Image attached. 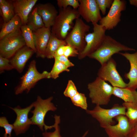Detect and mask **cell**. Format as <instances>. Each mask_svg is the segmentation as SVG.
<instances>
[{
  "label": "cell",
  "mask_w": 137,
  "mask_h": 137,
  "mask_svg": "<svg viewBox=\"0 0 137 137\" xmlns=\"http://www.w3.org/2000/svg\"><path fill=\"white\" fill-rule=\"evenodd\" d=\"M77 9L70 6L59 8L58 14L51 28V33L58 39L64 40L73 26V21L80 18Z\"/></svg>",
  "instance_id": "obj_1"
},
{
  "label": "cell",
  "mask_w": 137,
  "mask_h": 137,
  "mask_svg": "<svg viewBox=\"0 0 137 137\" xmlns=\"http://www.w3.org/2000/svg\"><path fill=\"white\" fill-rule=\"evenodd\" d=\"M133 48L123 44L109 35H106L99 47L88 56L98 61L102 65L112 56L122 51H135Z\"/></svg>",
  "instance_id": "obj_2"
},
{
  "label": "cell",
  "mask_w": 137,
  "mask_h": 137,
  "mask_svg": "<svg viewBox=\"0 0 137 137\" xmlns=\"http://www.w3.org/2000/svg\"><path fill=\"white\" fill-rule=\"evenodd\" d=\"M88 89L92 103L96 105H108L113 95V87L98 77L88 84Z\"/></svg>",
  "instance_id": "obj_3"
},
{
  "label": "cell",
  "mask_w": 137,
  "mask_h": 137,
  "mask_svg": "<svg viewBox=\"0 0 137 137\" xmlns=\"http://www.w3.org/2000/svg\"><path fill=\"white\" fill-rule=\"evenodd\" d=\"M53 99V97L51 96L43 99L38 96L36 101L33 102L35 108L33 110L31 111L33 115L30 119L33 125H37L42 131L43 130L44 128L45 131L54 128V125L48 126L44 122L45 116L48 112L50 111H55L57 110V107L51 102Z\"/></svg>",
  "instance_id": "obj_4"
},
{
  "label": "cell",
  "mask_w": 137,
  "mask_h": 137,
  "mask_svg": "<svg viewBox=\"0 0 137 137\" xmlns=\"http://www.w3.org/2000/svg\"><path fill=\"white\" fill-rule=\"evenodd\" d=\"M50 78L49 72L44 71L40 73L37 70L35 60L31 61L27 70L20 78L19 84L15 89V93L18 95L26 91L28 93L40 80Z\"/></svg>",
  "instance_id": "obj_5"
},
{
  "label": "cell",
  "mask_w": 137,
  "mask_h": 137,
  "mask_svg": "<svg viewBox=\"0 0 137 137\" xmlns=\"http://www.w3.org/2000/svg\"><path fill=\"white\" fill-rule=\"evenodd\" d=\"M126 109L122 105L116 104L109 109L101 108L96 105L92 110H87V113L95 119L99 123L100 126L104 129L109 125H114L115 122L113 119L121 114L125 115Z\"/></svg>",
  "instance_id": "obj_6"
},
{
  "label": "cell",
  "mask_w": 137,
  "mask_h": 137,
  "mask_svg": "<svg viewBox=\"0 0 137 137\" xmlns=\"http://www.w3.org/2000/svg\"><path fill=\"white\" fill-rule=\"evenodd\" d=\"M90 28V26L85 23L81 18L76 19L72 30L64 40L66 44L75 48L79 53L82 52L86 45L85 37Z\"/></svg>",
  "instance_id": "obj_7"
},
{
  "label": "cell",
  "mask_w": 137,
  "mask_h": 137,
  "mask_svg": "<svg viewBox=\"0 0 137 137\" xmlns=\"http://www.w3.org/2000/svg\"><path fill=\"white\" fill-rule=\"evenodd\" d=\"M25 45L26 44L20 28L0 40V55L9 59Z\"/></svg>",
  "instance_id": "obj_8"
},
{
  "label": "cell",
  "mask_w": 137,
  "mask_h": 137,
  "mask_svg": "<svg viewBox=\"0 0 137 137\" xmlns=\"http://www.w3.org/2000/svg\"><path fill=\"white\" fill-rule=\"evenodd\" d=\"M93 31L87 34L85 40L86 46L84 50L79 53L78 58L82 59L95 51L100 46L105 36L106 29L97 23H92Z\"/></svg>",
  "instance_id": "obj_9"
},
{
  "label": "cell",
  "mask_w": 137,
  "mask_h": 137,
  "mask_svg": "<svg viewBox=\"0 0 137 137\" xmlns=\"http://www.w3.org/2000/svg\"><path fill=\"white\" fill-rule=\"evenodd\" d=\"M116 63L112 57L101 65L97 73L98 77L105 81L109 82L113 87H127L124 81L116 69Z\"/></svg>",
  "instance_id": "obj_10"
},
{
  "label": "cell",
  "mask_w": 137,
  "mask_h": 137,
  "mask_svg": "<svg viewBox=\"0 0 137 137\" xmlns=\"http://www.w3.org/2000/svg\"><path fill=\"white\" fill-rule=\"evenodd\" d=\"M126 2L123 0H114L107 14L102 18L99 21V24L106 30H111L116 27L121 21V12L125 10Z\"/></svg>",
  "instance_id": "obj_11"
},
{
  "label": "cell",
  "mask_w": 137,
  "mask_h": 137,
  "mask_svg": "<svg viewBox=\"0 0 137 137\" xmlns=\"http://www.w3.org/2000/svg\"><path fill=\"white\" fill-rule=\"evenodd\" d=\"M77 9L80 15L87 22L97 23L101 20L100 10L96 0H79Z\"/></svg>",
  "instance_id": "obj_12"
},
{
  "label": "cell",
  "mask_w": 137,
  "mask_h": 137,
  "mask_svg": "<svg viewBox=\"0 0 137 137\" xmlns=\"http://www.w3.org/2000/svg\"><path fill=\"white\" fill-rule=\"evenodd\" d=\"M34 107L33 102L24 108L19 106L14 108L10 107L15 112L16 115V120L12 124L13 130L16 135L25 133L33 123L28 118V114L31 109Z\"/></svg>",
  "instance_id": "obj_13"
},
{
  "label": "cell",
  "mask_w": 137,
  "mask_h": 137,
  "mask_svg": "<svg viewBox=\"0 0 137 137\" xmlns=\"http://www.w3.org/2000/svg\"><path fill=\"white\" fill-rule=\"evenodd\" d=\"M117 124L109 125L104 129L108 137H127L133 126L127 116L119 115L114 118Z\"/></svg>",
  "instance_id": "obj_14"
},
{
  "label": "cell",
  "mask_w": 137,
  "mask_h": 137,
  "mask_svg": "<svg viewBox=\"0 0 137 137\" xmlns=\"http://www.w3.org/2000/svg\"><path fill=\"white\" fill-rule=\"evenodd\" d=\"M33 32L36 57L44 58L45 49L51 35V28L44 26Z\"/></svg>",
  "instance_id": "obj_15"
},
{
  "label": "cell",
  "mask_w": 137,
  "mask_h": 137,
  "mask_svg": "<svg viewBox=\"0 0 137 137\" xmlns=\"http://www.w3.org/2000/svg\"><path fill=\"white\" fill-rule=\"evenodd\" d=\"M33 50L25 45L18 50L10 60V63L19 73L22 72L26 64L33 55Z\"/></svg>",
  "instance_id": "obj_16"
},
{
  "label": "cell",
  "mask_w": 137,
  "mask_h": 137,
  "mask_svg": "<svg viewBox=\"0 0 137 137\" xmlns=\"http://www.w3.org/2000/svg\"><path fill=\"white\" fill-rule=\"evenodd\" d=\"M10 1L13 4L15 14H17L20 17L23 25H26L28 15L38 0Z\"/></svg>",
  "instance_id": "obj_17"
},
{
  "label": "cell",
  "mask_w": 137,
  "mask_h": 137,
  "mask_svg": "<svg viewBox=\"0 0 137 137\" xmlns=\"http://www.w3.org/2000/svg\"><path fill=\"white\" fill-rule=\"evenodd\" d=\"M38 13L41 17L46 27H52L58 14L55 7L50 3H39L37 5Z\"/></svg>",
  "instance_id": "obj_18"
},
{
  "label": "cell",
  "mask_w": 137,
  "mask_h": 137,
  "mask_svg": "<svg viewBox=\"0 0 137 137\" xmlns=\"http://www.w3.org/2000/svg\"><path fill=\"white\" fill-rule=\"evenodd\" d=\"M118 54L126 58L130 64V70L124 75L125 78L129 80L127 87L136 90L137 89V51L132 54L120 52Z\"/></svg>",
  "instance_id": "obj_19"
},
{
  "label": "cell",
  "mask_w": 137,
  "mask_h": 137,
  "mask_svg": "<svg viewBox=\"0 0 137 137\" xmlns=\"http://www.w3.org/2000/svg\"><path fill=\"white\" fill-rule=\"evenodd\" d=\"M113 95L123 100L125 102L137 104V91L127 87H113Z\"/></svg>",
  "instance_id": "obj_20"
},
{
  "label": "cell",
  "mask_w": 137,
  "mask_h": 137,
  "mask_svg": "<svg viewBox=\"0 0 137 137\" xmlns=\"http://www.w3.org/2000/svg\"><path fill=\"white\" fill-rule=\"evenodd\" d=\"M22 25L20 18L15 14L9 21L3 24L0 32V40L7 35L20 29Z\"/></svg>",
  "instance_id": "obj_21"
},
{
  "label": "cell",
  "mask_w": 137,
  "mask_h": 137,
  "mask_svg": "<svg viewBox=\"0 0 137 137\" xmlns=\"http://www.w3.org/2000/svg\"><path fill=\"white\" fill-rule=\"evenodd\" d=\"M66 45L64 40H60L51 33L45 49V57L49 59L54 58L55 53L58 48L62 45Z\"/></svg>",
  "instance_id": "obj_22"
},
{
  "label": "cell",
  "mask_w": 137,
  "mask_h": 137,
  "mask_svg": "<svg viewBox=\"0 0 137 137\" xmlns=\"http://www.w3.org/2000/svg\"><path fill=\"white\" fill-rule=\"evenodd\" d=\"M26 25L33 32L45 26L42 19L38 13L36 7L32 9L29 15Z\"/></svg>",
  "instance_id": "obj_23"
},
{
  "label": "cell",
  "mask_w": 137,
  "mask_h": 137,
  "mask_svg": "<svg viewBox=\"0 0 137 137\" xmlns=\"http://www.w3.org/2000/svg\"><path fill=\"white\" fill-rule=\"evenodd\" d=\"M1 13L4 23H6L15 15L13 4L11 1L0 0Z\"/></svg>",
  "instance_id": "obj_24"
},
{
  "label": "cell",
  "mask_w": 137,
  "mask_h": 137,
  "mask_svg": "<svg viewBox=\"0 0 137 137\" xmlns=\"http://www.w3.org/2000/svg\"><path fill=\"white\" fill-rule=\"evenodd\" d=\"M21 30L26 45L36 52L33 31L27 25H22Z\"/></svg>",
  "instance_id": "obj_25"
},
{
  "label": "cell",
  "mask_w": 137,
  "mask_h": 137,
  "mask_svg": "<svg viewBox=\"0 0 137 137\" xmlns=\"http://www.w3.org/2000/svg\"><path fill=\"white\" fill-rule=\"evenodd\" d=\"M122 106L126 109L125 115L133 126L137 124V104L124 102Z\"/></svg>",
  "instance_id": "obj_26"
},
{
  "label": "cell",
  "mask_w": 137,
  "mask_h": 137,
  "mask_svg": "<svg viewBox=\"0 0 137 137\" xmlns=\"http://www.w3.org/2000/svg\"><path fill=\"white\" fill-rule=\"evenodd\" d=\"M55 60L53 67L49 73L50 78L56 79L58 77L61 73L64 71L69 72L70 70L64 64L57 60Z\"/></svg>",
  "instance_id": "obj_27"
},
{
  "label": "cell",
  "mask_w": 137,
  "mask_h": 137,
  "mask_svg": "<svg viewBox=\"0 0 137 137\" xmlns=\"http://www.w3.org/2000/svg\"><path fill=\"white\" fill-rule=\"evenodd\" d=\"M71 99L72 103L75 106L86 111L87 110V98L84 94L78 92Z\"/></svg>",
  "instance_id": "obj_28"
},
{
  "label": "cell",
  "mask_w": 137,
  "mask_h": 137,
  "mask_svg": "<svg viewBox=\"0 0 137 137\" xmlns=\"http://www.w3.org/2000/svg\"><path fill=\"white\" fill-rule=\"evenodd\" d=\"M55 123L54 124L55 130L53 132H47L46 131L42 133L43 137H62L60 133V129L59 124L60 122L59 116L55 115L54 116Z\"/></svg>",
  "instance_id": "obj_29"
},
{
  "label": "cell",
  "mask_w": 137,
  "mask_h": 137,
  "mask_svg": "<svg viewBox=\"0 0 137 137\" xmlns=\"http://www.w3.org/2000/svg\"><path fill=\"white\" fill-rule=\"evenodd\" d=\"M57 2L59 8H65L70 6L73 9H77L79 5V0H57Z\"/></svg>",
  "instance_id": "obj_30"
},
{
  "label": "cell",
  "mask_w": 137,
  "mask_h": 137,
  "mask_svg": "<svg viewBox=\"0 0 137 137\" xmlns=\"http://www.w3.org/2000/svg\"><path fill=\"white\" fill-rule=\"evenodd\" d=\"M78 92L73 81L71 80H69L66 87L63 92L64 95L71 99Z\"/></svg>",
  "instance_id": "obj_31"
},
{
  "label": "cell",
  "mask_w": 137,
  "mask_h": 137,
  "mask_svg": "<svg viewBox=\"0 0 137 137\" xmlns=\"http://www.w3.org/2000/svg\"><path fill=\"white\" fill-rule=\"evenodd\" d=\"M0 126L3 128L5 130V133L4 134L6 136H8L11 137L12 130H13V124H10L6 117H1L0 118Z\"/></svg>",
  "instance_id": "obj_32"
},
{
  "label": "cell",
  "mask_w": 137,
  "mask_h": 137,
  "mask_svg": "<svg viewBox=\"0 0 137 137\" xmlns=\"http://www.w3.org/2000/svg\"><path fill=\"white\" fill-rule=\"evenodd\" d=\"M99 8L102 14L104 15L106 12V9L110 8L114 0H96Z\"/></svg>",
  "instance_id": "obj_33"
},
{
  "label": "cell",
  "mask_w": 137,
  "mask_h": 137,
  "mask_svg": "<svg viewBox=\"0 0 137 137\" xmlns=\"http://www.w3.org/2000/svg\"><path fill=\"white\" fill-rule=\"evenodd\" d=\"M14 68L10 63L9 59L0 55V73H2L5 71H10Z\"/></svg>",
  "instance_id": "obj_34"
},
{
  "label": "cell",
  "mask_w": 137,
  "mask_h": 137,
  "mask_svg": "<svg viewBox=\"0 0 137 137\" xmlns=\"http://www.w3.org/2000/svg\"><path fill=\"white\" fill-rule=\"evenodd\" d=\"M79 54L78 51L73 47L67 45H65L64 55L67 57L78 56Z\"/></svg>",
  "instance_id": "obj_35"
},
{
  "label": "cell",
  "mask_w": 137,
  "mask_h": 137,
  "mask_svg": "<svg viewBox=\"0 0 137 137\" xmlns=\"http://www.w3.org/2000/svg\"><path fill=\"white\" fill-rule=\"evenodd\" d=\"M54 58L55 60H57L61 62L68 68L73 66L74 65V64L68 59V58L64 55L55 56Z\"/></svg>",
  "instance_id": "obj_36"
},
{
  "label": "cell",
  "mask_w": 137,
  "mask_h": 137,
  "mask_svg": "<svg viewBox=\"0 0 137 137\" xmlns=\"http://www.w3.org/2000/svg\"><path fill=\"white\" fill-rule=\"evenodd\" d=\"M65 45H62L58 48L55 53L54 57L56 56L64 55Z\"/></svg>",
  "instance_id": "obj_37"
},
{
  "label": "cell",
  "mask_w": 137,
  "mask_h": 137,
  "mask_svg": "<svg viewBox=\"0 0 137 137\" xmlns=\"http://www.w3.org/2000/svg\"><path fill=\"white\" fill-rule=\"evenodd\" d=\"M127 137H137V124L133 126Z\"/></svg>",
  "instance_id": "obj_38"
},
{
  "label": "cell",
  "mask_w": 137,
  "mask_h": 137,
  "mask_svg": "<svg viewBox=\"0 0 137 137\" xmlns=\"http://www.w3.org/2000/svg\"><path fill=\"white\" fill-rule=\"evenodd\" d=\"M129 2L130 4L137 7V0H129Z\"/></svg>",
  "instance_id": "obj_39"
},
{
  "label": "cell",
  "mask_w": 137,
  "mask_h": 137,
  "mask_svg": "<svg viewBox=\"0 0 137 137\" xmlns=\"http://www.w3.org/2000/svg\"><path fill=\"white\" fill-rule=\"evenodd\" d=\"M88 132H89V131H87L86 132H85V133H84V134H83V135L81 137H85L88 134Z\"/></svg>",
  "instance_id": "obj_40"
},
{
  "label": "cell",
  "mask_w": 137,
  "mask_h": 137,
  "mask_svg": "<svg viewBox=\"0 0 137 137\" xmlns=\"http://www.w3.org/2000/svg\"><path fill=\"white\" fill-rule=\"evenodd\" d=\"M3 137H10L8 136H6L4 135V136Z\"/></svg>",
  "instance_id": "obj_41"
}]
</instances>
